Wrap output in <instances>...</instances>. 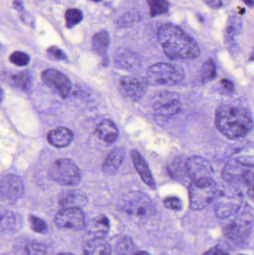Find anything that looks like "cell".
Masks as SVG:
<instances>
[{"mask_svg": "<svg viewBox=\"0 0 254 255\" xmlns=\"http://www.w3.org/2000/svg\"><path fill=\"white\" fill-rule=\"evenodd\" d=\"M204 255H229L225 250L220 247H213L208 251L206 252Z\"/></svg>", "mask_w": 254, "mask_h": 255, "instance_id": "36", "label": "cell"}, {"mask_svg": "<svg viewBox=\"0 0 254 255\" xmlns=\"http://www.w3.org/2000/svg\"><path fill=\"white\" fill-rule=\"evenodd\" d=\"M221 85H222V88L228 91V92H233L234 91V85L231 81L228 80V79H222L221 81Z\"/></svg>", "mask_w": 254, "mask_h": 255, "instance_id": "38", "label": "cell"}, {"mask_svg": "<svg viewBox=\"0 0 254 255\" xmlns=\"http://www.w3.org/2000/svg\"><path fill=\"white\" fill-rule=\"evenodd\" d=\"M110 229V223L107 217L98 216L92 220L88 226V231L91 235L96 238H104L107 235Z\"/></svg>", "mask_w": 254, "mask_h": 255, "instance_id": "23", "label": "cell"}, {"mask_svg": "<svg viewBox=\"0 0 254 255\" xmlns=\"http://www.w3.org/2000/svg\"><path fill=\"white\" fill-rule=\"evenodd\" d=\"M41 78L45 85L62 98L68 97L71 90V83L64 73L53 69H48L43 72Z\"/></svg>", "mask_w": 254, "mask_h": 255, "instance_id": "13", "label": "cell"}, {"mask_svg": "<svg viewBox=\"0 0 254 255\" xmlns=\"http://www.w3.org/2000/svg\"><path fill=\"white\" fill-rule=\"evenodd\" d=\"M51 179L64 186H76L82 178L80 169L70 159L62 158L54 162L49 172Z\"/></svg>", "mask_w": 254, "mask_h": 255, "instance_id": "7", "label": "cell"}, {"mask_svg": "<svg viewBox=\"0 0 254 255\" xmlns=\"http://www.w3.org/2000/svg\"><path fill=\"white\" fill-rule=\"evenodd\" d=\"M47 53L49 57L53 58L54 60H57V61H66L67 58L65 52L57 46L49 47L47 49Z\"/></svg>", "mask_w": 254, "mask_h": 255, "instance_id": "35", "label": "cell"}, {"mask_svg": "<svg viewBox=\"0 0 254 255\" xmlns=\"http://www.w3.org/2000/svg\"><path fill=\"white\" fill-rule=\"evenodd\" d=\"M166 208L172 211H180L183 208V202L177 196H169L164 200Z\"/></svg>", "mask_w": 254, "mask_h": 255, "instance_id": "34", "label": "cell"}, {"mask_svg": "<svg viewBox=\"0 0 254 255\" xmlns=\"http://www.w3.org/2000/svg\"><path fill=\"white\" fill-rule=\"evenodd\" d=\"M13 6L16 10H23V5H22V3L19 0H14L13 2Z\"/></svg>", "mask_w": 254, "mask_h": 255, "instance_id": "40", "label": "cell"}, {"mask_svg": "<svg viewBox=\"0 0 254 255\" xmlns=\"http://www.w3.org/2000/svg\"></svg>", "mask_w": 254, "mask_h": 255, "instance_id": "47", "label": "cell"}, {"mask_svg": "<svg viewBox=\"0 0 254 255\" xmlns=\"http://www.w3.org/2000/svg\"><path fill=\"white\" fill-rule=\"evenodd\" d=\"M48 142L55 147L64 148L68 146L73 139V133L65 127H58L50 130L47 135Z\"/></svg>", "mask_w": 254, "mask_h": 255, "instance_id": "18", "label": "cell"}, {"mask_svg": "<svg viewBox=\"0 0 254 255\" xmlns=\"http://www.w3.org/2000/svg\"><path fill=\"white\" fill-rule=\"evenodd\" d=\"M243 196L241 192L234 187H225L217 193L215 199V212L220 219L235 215L241 208Z\"/></svg>", "mask_w": 254, "mask_h": 255, "instance_id": "6", "label": "cell"}, {"mask_svg": "<svg viewBox=\"0 0 254 255\" xmlns=\"http://www.w3.org/2000/svg\"><path fill=\"white\" fill-rule=\"evenodd\" d=\"M217 76L216 63L212 59L208 60L203 64L201 70V80L203 82H208L213 80Z\"/></svg>", "mask_w": 254, "mask_h": 255, "instance_id": "26", "label": "cell"}, {"mask_svg": "<svg viewBox=\"0 0 254 255\" xmlns=\"http://www.w3.org/2000/svg\"><path fill=\"white\" fill-rule=\"evenodd\" d=\"M152 107L155 115L168 118L178 114L181 110L182 104L176 94L165 92L155 98Z\"/></svg>", "mask_w": 254, "mask_h": 255, "instance_id": "11", "label": "cell"}, {"mask_svg": "<svg viewBox=\"0 0 254 255\" xmlns=\"http://www.w3.org/2000/svg\"><path fill=\"white\" fill-rule=\"evenodd\" d=\"M206 4L213 9H219L223 7L222 0H204Z\"/></svg>", "mask_w": 254, "mask_h": 255, "instance_id": "37", "label": "cell"}, {"mask_svg": "<svg viewBox=\"0 0 254 255\" xmlns=\"http://www.w3.org/2000/svg\"><path fill=\"white\" fill-rule=\"evenodd\" d=\"M168 172L172 178H180L183 172H184V173L186 172V162L183 163H182L181 160L176 159L169 166Z\"/></svg>", "mask_w": 254, "mask_h": 255, "instance_id": "29", "label": "cell"}, {"mask_svg": "<svg viewBox=\"0 0 254 255\" xmlns=\"http://www.w3.org/2000/svg\"><path fill=\"white\" fill-rule=\"evenodd\" d=\"M110 43V37L106 31H101L96 33L92 37V48L95 52L100 55L105 53Z\"/></svg>", "mask_w": 254, "mask_h": 255, "instance_id": "24", "label": "cell"}, {"mask_svg": "<svg viewBox=\"0 0 254 255\" xmlns=\"http://www.w3.org/2000/svg\"><path fill=\"white\" fill-rule=\"evenodd\" d=\"M186 174L192 180L210 178L213 174L211 163L201 156H192L186 161Z\"/></svg>", "mask_w": 254, "mask_h": 255, "instance_id": "15", "label": "cell"}, {"mask_svg": "<svg viewBox=\"0 0 254 255\" xmlns=\"http://www.w3.org/2000/svg\"><path fill=\"white\" fill-rule=\"evenodd\" d=\"M85 255H110L111 247L102 238H93L86 241L84 247Z\"/></svg>", "mask_w": 254, "mask_h": 255, "instance_id": "19", "label": "cell"}, {"mask_svg": "<svg viewBox=\"0 0 254 255\" xmlns=\"http://www.w3.org/2000/svg\"><path fill=\"white\" fill-rule=\"evenodd\" d=\"M11 79L13 83L21 90L24 91V90H27L29 88L31 76H30L29 73H26V72L13 75L11 76Z\"/></svg>", "mask_w": 254, "mask_h": 255, "instance_id": "28", "label": "cell"}, {"mask_svg": "<svg viewBox=\"0 0 254 255\" xmlns=\"http://www.w3.org/2000/svg\"><path fill=\"white\" fill-rule=\"evenodd\" d=\"M24 191V185L22 180L15 175H7L1 180V200L6 203L16 202Z\"/></svg>", "mask_w": 254, "mask_h": 255, "instance_id": "14", "label": "cell"}, {"mask_svg": "<svg viewBox=\"0 0 254 255\" xmlns=\"http://www.w3.org/2000/svg\"><path fill=\"white\" fill-rule=\"evenodd\" d=\"M149 84L147 78L136 75L127 76L121 80V91L127 98L137 102L146 94Z\"/></svg>", "mask_w": 254, "mask_h": 255, "instance_id": "12", "label": "cell"}, {"mask_svg": "<svg viewBox=\"0 0 254 255\" xmlns=\"http://www.w3.org/2000/svg\"><path fill=\"white\" fill-rule=\"evenodd\" d=\"M215 121L219 131L231 139L245 137L254 127L250 112L236 104H223L219 106L216 111Z\"/></svg>", "mask_w": 254, "mask_h": 255, "instance_id": "2", "label": "cell"}, {"mask_svg": "<svg viewBox=\"0 0 254 255\" xmlns=\"http://www.w3.org/2000/svg\"><path fill=\"white\" fill-rule=\"evenodd\" d=\"M135 247L133 244L132 241L130 238H124L122 241L118 243L116 246V252L118 254L121 255H126L134 252Z\"/></svg>", "mask_w": 254, "mask_h": 255, "instance_id": "33", "label": "cell"}, {"mask_svg": "<svg viewBox=\"0 0 254 255\" xmlns=\"http://www.w3.org/2000/svg\"><path fill=\"white\" fill-rule=\"evenodd\" d=\"M122 211L137 223L148 220L155 214V207L152 201L141 193H132L128 195L122 202Z\"/></svg>", "mask_w": 254, "mask_h": 255, "instance_id": "4", "label": "cell"}, {"mask_svg": "<svg viewBox=\"0 0 254 255\" xmlns=\"http://www.w3.org/2000/svg\"><path fill=\"white\" fill-rule=\"evenodd\" d=\"M30 226L31 229L36 233L46 234L48 232L47 225L45 223L44 220L36 216H30L29 217Z\"/></svg>", "mask_w": 254, "mask_h": 255, "instance_id": "32", "label": "cell"}, {"mask_svg": "<svg viewBox=\"0 0 254 255\" xmlns=\"http://www.w3.org/2000/svg\"><path fill=\"white\" fill-rule=\"evenodd\" d=\"M131 154L134 166H135L139 175L141 177L142 180L151 188H156L155 179L152 176L149 165L144 157L137 150H132Z\"/></svg>", "mask_w": 254, "mask_h": 255, "instance_id": "17", "label": "cell"}, {"mask_svg": "<svg viewBox=\"0 0 254 255\" xmlns=\"http://www.w3.org/2000/svg\"><path fill=\"white\" fill-rule=\"evenodd\" d=\"M240 9V11H239V13H240V15L244 14L245 13H246V9L245 8H239Z\"/></svg>", "mask_w": 254, "mask_h": 255, "instance_id": "43", "label": "cell"}, {"mask_svg": "<svg viewBox=\"0 0 254 255\" xmlns=\"http://www.w3.org/2000/svg\"><path fill=\"white\" fill-rule=\"evenodd\" d=\"M247 5L250 6V7H254V0H243Z\"/></svg>", "mask_w": 254, "mask_h": 255, "instance_id": "41", "label": "cell"}, {"mask_svg": "<svg viewBox=\"0 0 254 255\" xmlns=\"http://www.w3.org/2000/svg\"><path fill=\"white\" fill-rule=\"evenodd\" d=\"M98 137L107 144L116 142L119 135V130L113 121L104 120L100 123L95 130Z\"/></svg>", "mask_w": 254, "mask_h": 255, "instance_id": "21", "label": "cell"}, {"mask_svg": "<svg viewBox=\"0 0 254 255\" xmlns=\"http://www.w3.org/2000/svg\"><path fill=\"white\" fill-rule=\"evenodd\" d=\"M218 193L216 183L212 178L192 180L189 187V205L194 211H201L214 202Z\"/></svg>", "mask_w": 254, "mask_h": 255, "instance_id": "3", "label": "cell"}, {"mask_svg": "<svg viewBox=\"0 0 254 255\" xmlns=\"http://www.w3.org/2000/svg\"><path fill=\"white\" fill-rule=\"evenodd\" d=\"M184 77V70L176 64L158 63L151 66L147 71L148 81L154 85H176Z\"/></svg>", "mask_w": 254, "mask_h": 255, "instance_id": "5", "label": "cell"}, {"mask_svg": "<svg viewBox=\"0 0 254 255\" xmlns=\"http://www.w3.org/2000/svg\"><path fill=\"white\" fill-rule=\"evenodd\" d=\"M251 60L254 61V50L252 52V55H251Z\"/></svg>", "mask_w": 254, "mask_h": 255, "instance_id": "44", "label": "cell"}, {"mask_svg": "<svg viewBox=\"0 0 254 255\" xmlns=\"http://www.w3.org/2000/svg\"><path fill=\"white\" fill-rule=\"evenodd\" d=\"M9 59L12 64L17 67H25L29 64L30 57L25 52L16 51L10 55Z\"/></svg>", "mask_w": 254, "mask_h": 255, "instance_id": "31", "label": "cell"}, {"mask_svg": "<svg viewBox=\"0 0 254 255\" xmlns=\"http://www.w3.org/2000/svg\"><path fill=\"white\" fill-rule=\"evenodd\" d=\"M26 255H46L47 248L44 244L37 241H32L25 247Z\"/></svg>", "mask_w": 254, "mask_h": 255, "instance_id": "30", "label": "cell"}, {"mask_svg": "<svg viewBox=\"0 0 254 255\" xmlns=\"http://www.w3.org/2000/svg\"><path fill=\"white\" fill-rule=\"evenodd\" d=\"M116 63L118 67L128 70H134L140 66V60L137 54L128 51H124L117 54Z\"/></svg>", "mask_w": 254, "mask_h": 255, "instance_id": "22", "label": "cell"}, {"mask_svg": "<svg viewBox=\"0 0 254 255\" xmlns=\"http://www.w3.org/2000/svg\"><path fill=\"white\" fill-rule=\"evenodd\" d=\"M248 187H249L247 191L248 196L254 202V182L248 186Z\"/></svg>", "mask_w": 254, "mask_h": 255, "instance_id": "39", "label": "cell"}, {"mask_svg": "<svg viewBox=\"0 0 254 255\" xmlns=\"http://www.w3.org/2000/svg\"><path fill=\"white\" fill-rule=\"evenodd\" d=\"M66 24L67 28H73L83 19V13L79 9L70 8L65 13Z\"/></svg>", "mask_w": 254, "mask_h": 255, "instance_id": "27", "label": "cell"}, {"mask_svg": "<svg viewBox=\"0 0 254 255\" xmlns=\"http://www.w3.org/2000/svg\"><path fill=\"white\" fill-rule=\"evenodd\" d=\"M222 176L228 182L232 184L250 185L254 182V164L232 160L225 164Z\"/></svg>", "mask_w": 254, "mask_h": 255, "instance_id": "9", "label": "cell"}, {"mask_svg": "<svg viewBox=\"0 0 254 255\" xmlns=\"http://www.w3.org/2000/svg\"><path fill=\"white\" fill-rule=\"evenodd\" d=\"M92 1H95V2H98V1H102V0H92Z\"/></svg>", "mask_w": 254, "mask_h": 255, "instance_id": "46", "label": "cell"}, {"mask_svg": "<svg viewBox=\"0 0 254 255\" xmlns=\"http://www.w3.org/2000/svg\"><path fill=\"white\" fill-rule=\"evenodd\" d=\"M131 255H150L149 253H146V252H136V253H133Z\"/></svg>", "mask_w": 254, "mask_h": 255, "instance_id": "42", "label": "cell"}, {"mask_svg": "<svg viewBox=\"0 0 254 255\" xmlns=\"http://www.w3.org/2000/svg\"><path fill=\"white\" fill-rule=\"evenodd\" d=\"M125 156V151L122 147H117L112 150L103 163V171L110 175L114 174L122 164Z\"/></svg>", "mask_w": 254, "mask_h": 255, "instance_id": "20", "label": "cell"}, {"mask_svg": "<svg viewBox=\"0 0 254 255\" xmlns=\"http://www.w3.org/2000/svg\"><path fill=\"white\" fill-rule=\"evenodd\" d=\"M150 14L152 17L167 13L169 9V3L167 0H147Z\"/></svg>", "mask_w": 254, "mask_h": 255, "instance_id": "25", "label": "cell"}, {"mask_svg": "<svg viewBox=\"0 0 254 255\" xmlns=\"http://www.w3.org/2000/svg\"><path fill=\"white\" fill-rule=\"evenodd\" d=\"M234 220L225 228L224 233L228 239L234 242L246 241L252 234L254 227V217L248 211H239Z\"/></svg>", "mask_w": 254, "mask_h": 255, "instance_id": "8", "label": "cell"}, {"mask_svg": "<svg viewBox=\"0 0 254 255\" xmlns=\"http://www.w3.org/2000/svg\"><path fill=\"white\" fill-rule=\"evenodd\" d=\"M55 224L63 231L78 232L85 227V215L82 208H63L55 217Z\"/></svg>", "mask_w": 254, "mask_h": 255, "instance_id": "10", "label": "cell"}, {"mask_svg": "<svg viewBox=\"0 0 254 255\" xmlns=\"http://www.w3.org/2000/svg\"><path fill=\"white\" fill-rule=\"evenodd\" d=\"M56 255H74L70 254V253H60V254H58Z\"/></svg>", "mask_w": 254, "mask_h": 255, "instance_id": "45", "label": "cell"}, {"mask_svg": "<svg viewBox=\"0 0 254 255\" xmlns=\"http://www.w3.org/2000/svg\"><path fill=\"white\" fill-rule=\"evenodd\" d=\"M58 202L63 208H82L87 204L88 198L82 190L72 189L63 191L60 194Z\"/></svg>", "mask_w": 254, "mask_h": 255, "instance_id": "16", "label": "cell"}, {"mask_svg": "<svg viewBox=\"0 0 254 255\" xmlns=\"http://www.w3.org/2000/svg\"><path fill=\"white\" fill-rule=\"evenodd\" d=\"M158 39L164 53L170 59H194L201 53L195 39L174 24L161 25L158 29Z\"/></svg>", "mask_w": 254, "mask_h": 255, "instance_id": "1", "label": "cell"}]
</instances>
